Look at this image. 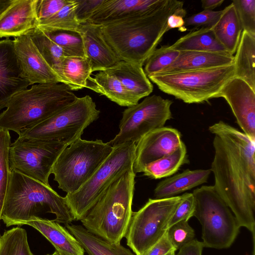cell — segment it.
Segmentation results:
<instances>
[{
    "instance_id": "1",
    "label": "cell",
    "mask_w": 255,
    "mask_h": 255,
    "mask_svg": "<svg viewBox=\"0 0 255 255\" xmlns=\"http://www.w3.org/2000/svg\"><path fill=\"white\" fill-rule=\"evenodd\" d=\"M214 134L210 169L214 187L240 227L255 235V140L219 121L209 128Z\"/></svg>"
},
{
    "instance_id": "2",
    "label": "cell",
    "mask_w": 255,
    "mask_h": 255,
    "mask_svg": "<svg viewBox=\"0 0 255 255\" xmlns=\"http://www.w3.org/2000/svg\"><path fill=\"white\" fill-rule=\"evenodd\" d=\"M183 5L182 1L166 0L149 13L101 25L103 35L120 60L143 66L167 32L168 17Z\"/></svg>"
},
{
    "instance_id": "3",
    "label": "cell",
    "mask_w": 255,
    "mask_h": 255,
    "mask_svg": "<svg viewBox=\"0 0 255 255\" xmlns=\"http://www.w3.org/2000/svg\"><path fill=\"white\" fill-rule=\"evenodd\" d=\"M42 212L54 214L58 223L75 221L64 197L50 186L11 170L10 181L1 220L6 227L22 226Z\"/></svg>"
},
{
    "instance_id": "4",
    "label": "cell",
    "mask_w": 255,
    "mask_h": 255,
    "mask_svg": "<svg viewBox=\"0 0 255 255\" xmlns=\"http://www.w3.org/2000/svg\"><path fill=\"white\" fill-rule=\"evenodd\" d=\"M77 97L66 85L38 84L15 95L0 114V129L17 134L47 119Z\"/></svg>"
},
{
    "instance_id": "5",
    "label": "cell",
    "mask_w": 255,
    "mask_h": 255,
    "mask_svg": "<svg viewBox=\"0 0 255 255\" xmlns=\"http://www.w3.org/2000/svg\"><path fill=\"white\" fill-rule=\"evenodd\" d=\"M135 176L130 169L108 188L81 220L87 230L109 243L120 244L132 213Z\"/></svg>"
},
{
    "instance_id": "6",
    "label": "cell",
    "mask_w": 255,
    "mask_h": 255,
    "mask_svg": "<svg viewBox=\"0 0 255 255\" xmlns=\"http://www.w3.org/2000/svg\"><path fill=\"white\" fill-rule=\"evenodd\" d=\"M102 140L79 138L59 154L51 173L58 188L67 194L77 192L95 173L113 150Z\"/></svg>"
},
{
    "instance_id": "7",
    "label": "cell",
    "mask_w": 255,
    "mask_h": 255,
    "mask_svg": "<svg viewBox=\"0 0 255 255\" xmlns=\"http://www.w3.org/2000/svg\"><path fill=\"white\" fill-rule=\"evenodd\" d=\"M235 77L234 64L212 68L186 71L149 76L163 92L188 104L201 103L216 98Z\"/></svg>"
},
{
    "instance_id": "8",
    "label": "cell",
    "mask_w": 255,
    "mask_h": 255,
    "mask_svg": "<svg viewBox=\"0 0 255 255\" xmlns=\"http://www.w3.org/2000/svg\"><path fill=\"white\" fill-rule=\"evenodd\" d=\"M192 194L195 202L194 216L202 225L204 247L217 249L229 248L241 227L230 209L214 186H202Z\"/></svg>"
},
{
    "instance_id": "9",
    "label": "cell",
    "mask_w": 255,
    "mask_h": 255,
    "mask_svg": "<svg viewBox=\"0 0 255 255\" xmlns=\"http://www.w3.org/2000/svg\"><path fill=\"white\" fill-rule=\"evenodd\" d=\"M135 144L128 142L114 147L91 177L76 192L64 197L74 220L81 221L108 188L133 168Z\"/></svg>"
},
{
    "instance_id": "10",
    "label": "cell",
    "mask_w": 255,
    "mask_h": 255,
    "mask_svg": "<svg viewBox=\"0 0 255 255\" xmlns=\"http://www.w3.org/2000/svg\"><path fill=\"white\" fill-rule=\"evenodd\" d=\"M100 113L90 96L77 97L47 119L19 132L18 136L60 141L69 145L81 138L84 129L99 118Z\"/></svg>"
},
{
    "instance_id": "11",
    "label": "cell",
    "mask_w": 255,
    "mask_h": 255,
    "mask_svg": "<svg viewBox=\"0 0 255 255\" xmlns=\"http://www.w3.org/2000/svg\"><path fill=\"white\" fill-rule=\"evenodd\" d=\"M182 195L163 199H149L133 212L125 237L135 255H144L166 233L171 218Z\"/></svg>"
},
{
    "instance_id": "12",
    "label": "cell",
    "mask_w": 255,
    "mask_h": 255,
    "mask_svg": "<svg viewBox=\"0 0 255 255\" xmlns=\"http://www.w3.org/2000/svg\"><path fill=\"white\" fill-rule=\"evenodd\" d=\"M172 103L169 99L153 95L128 107L123 112L119 133L107 143L113 148L128 142L136 144L150 131L164 127L172 118Z\"/></svg>"
},
{
    "instance_id": "13",
    "label": "cell",
    "mask_w": 255,
    "mask_h": 255,
    "mask_svg": "<svg viewBox=\"0 0 255 255\" xmlns=\"http://www.w3.org/2000/svg\"><path fill=\"white\" fill-rule=\"evenodd\" d=\"M67 146L60 141L18 136L9 148L10 168L50 186L53 165Z\"/></svg>"
},
{
    "instance_id": "14",
    "label": "cell",
    "mask_w": 255,
    "mask_h": 255,
    "mask_svg": "<svg viewBox=\"0 0 255 255\" xmlns=\"http://www.w3.org/2000/svg\"><path fill=\"white\" fill-rule=\"evenodd\" d=\"M181 134L170 127L158 128L145 134L135 144L133 172H143L149 163L176 150L181 145Z\"/></svg>"
},
{
    "instance_id": "15",
    "label": "cell",
    "mask_w": 255,
    "mask_h": 255,
    "mask_svg": "<svg viewBox=\"0 0 255 255\" xmlns=\"http://www.w3.org/2000/svg\"><path fill=\"white\" fill-rule=\"evenodd\" d=\"M220 97L228 103L243 132L255 140V91L243 80L234 77L216 96Z\"/></svg>"
},
{
    "instance_id": "16",
    "label": "cell",
    "mask_w": 255,
    "mask_h": 255,
    "mask_svg": "<svg viewBox=\"0 0 255 255\" xmlns=\"http://www.w3.org/2000/svg\"><path fill=\"white\" fill-rule=\"evenodd\" d=\"M13 46L22 76L30 84L62 83L47 64L28 34L14 38Z\"/></svg>"
},
{
    "instance_id": "17",
    "label": "cell",
    "mask_w": 255,
    "mask_h": 255,
    "mask_svg": "<svg viewBox=\"0 0 255 255\" xmlns=\"http://www.w3.org/2000/svg\"><path fill=\"white\" fill-rule=\"evenodd\" d=\"M165 1L166 0H103L86 22L102 26L145 15L158 9Z\"/></svg>"
},
{
    "instance_id": "18",
    "label": "cell",
    "mask_w": 255,
    "mask_h": 255,
    "mask_svg": "<svg viewBox=\"0 0 255 255\" xmlns=\"http://www.w3.org/2000/svg\"><path fill=\"white\" fill-rule=\"evenodd\" d=\"M31 85L22 75L14 52L13 40H0V110L11 99Z\"/></svg>"
},
{
    "instance_id": "19",
    "label": "cell",
    "mask_w": 255,
    "mask_h": 255,
    "mask_svg": "<svg viewBox=\"0 0 255 255\" xmlns=\"http://www.w3.org/2000/svg\"><path fill=\"white\" fill-rule=\"evenodd\" d=\"M36 0H11L0 13V38L17 37L37 27Z\"/></svg>"
},
{
    "instance_id": "20",
    "label": "cell",
    "mask_w": 255,
    "mask_h": 255,
    "mask_svg": "<svg viewBox=\"0 0 255 255\" xmlns=\"http://www.w3.org/2000/svg\"><path fill=\"white\" fill-rule=\"evenodd\" d=\"M80 32L92 72L107 70L121 61L105 40L101 25L81 23Z\"/></svg>"
},
{
    "instance_id": "21",
    "label": "cell",
    "mask_w": 255,
    "mask_h": 255,
    "mask_svg": "<svg viewBox=\"0 0 255 255\" xmlns=\"http://www.w3.org/2000/svg\"><path fill=\"white\" fill-rule=\"evenodd\" d=\"M40 232L55 248L64 255H84L85 251L76 239L58 223L53 220L32 216L25 222Z\"/></svg>"
},
{
    "instance_id": "22",
    "label": "cell",
    "mask_w": 255,
    "mask_h": 255,
    "mask_svg": "<svg viewBox=\"0 0 255 255\" xmlns=\"http://www.w3.org/2000/svg\"><path fill=\"white\" fill-rule=\"evenodd\" d=\"M234 56L229 53L181 51L169 66L156 74L212 68L234 64ZM155 75V74H154Z\"/></svg>"
},
{
    "instance_id": "23",
    "label": "cell",
    "mask_w": 255,
    "mask_h": 255,
    "mask_svg": "<svg viewBox=\"0 0 255 255\" xmlns=\"http://www.w3.org/2000/svg\"><path fill=\"white\" fill-rule=\"evenodd\" d=\"M107 70L118 79L138 103L141 99L148 96L153 91V85L141 65L121 60Z\"/></svg>"
},
{
    "instance_id": "24",
    "label": "cell",
    "mask_w": 255,
    "mask_h": 255,
    "mask_svg": "<svg viewBox=\"0 0 255 255\" xmlns=\"http://www.w3.org/2000/svg\"><path fill=\"white\" fill-rule=\"evenodd\" d=\"M210 169H188L181 173L168 177L157 184L154 190L155 199L168 198L176 196L207 182Z\"/></svg>"
},
{
    "instance_id": "25",
    "label": "cell",
    "mask_w": 255,
    "mask_h": 255,
    "mask_svg": "<svg viewBox=\"0 0 255 255\" xmlns=\"http://www.w3.org/2000/svg\"><path fill=\"white\" fill-rule=\"evenodd\" d=\"M98 72L88 80L86 88L106 96L120 106L129 107L138 103L114 74L107 70Z\"/></svg>"
},
{
    "instance_id": "26",
    "label": "cell",
    "mask_w": 255,
    "mask_h": 255,
    "mask_svg": "<svg viewBox=\"0 0 255 255\" xmlns=\"http://www.w3.org/2000/svg\"><path fill=\"white\" fill-rule=\"evenodd\" d=\"M211 29L218 40L233 55L238 46L243 28L232 3L223 10L220 18Z\"/></svg>"
},
{
    "instance_id": "27",
    "label": "cell",
    "mask_w": 255,
    "mask_h": 255,
    "mask_svg": "<svg viewBox=\"0 0 255 255\" xmlns=\"http://www.w3.org/2000/svg\"><path fill=\"white\" fill-rule=\"evenodd\" d=\"M89 255H135L121 244L109 243L87 230L83 226L65 224Z\"/></svg>"
},
{
    "instance_id": "28",
    "label": "cell",
    "mask_w": 255,
    "mask_h": 255,
    "mask_svg": "<svg viewBox=\"0 0 255 255\" xmlns=\"http://www.w3.org/2000/svg\"><path fill=\"white\" fill-rule=\"evenodd\" d=\"M54 71L72 91L86 88L92 73L88 59L81 57H64Z\"/></svg>"
},
{
    "instance_id": "29",
    "label": "cell",
    "mask_w": 255,
    "mask_h": 255,
    "mask_svg": "<svg viewBox=\"0 0 255 255\" xmlns=\"http://www.w3.org/2000/svg\"><path fill=\"white\" fill-rule=\"evenodd\" d=\"M235 77L255 91V36L243 31L234 56Z\"/></svg>"
},
{
    "instance_id": "30",
    "label": "cell",
    "mask_w": 255,
    "mask_h": 255,
    "mask_svg": "<svg viewBox=\"0 0 255 255\" xmlns=\"http://www.w3.org/2000/svg\"><path fill=\"white\" fill-rule=\"evenodd\" d=\"M170 47L178 52L191 51L229 53L218 40L211 27H202L191 31L178 39Z\"/></svg>"
},
{
    "instance_id": "31",
    "label": "cell",
    "mask_w": 255,
    "mask_h": 255,
    "mask_svg": "<svg viewBox=\"0 0 255 255\" xmlns=\"http://www.w3.org/2000/svg\"><path fill=\"white\" fill-rule=\"evenodd\" d=\"M188 162L186 147L182 141L174 151L148 164L143 171V175L155 179L168 177Z\"/></svg>"
},
{
    "instance_id": "32",
    "label": "cell",
    "mask_w": 255,
    "mask_h": 255,
    "mask_svg": "<svg viewBox=\"0 0 255 255\" xmlns=\"http://www.w3.org/2000/svg\"><path fill=\"white\" fill-rule=\"evenodd\" d=\"M78 5L77 0H70L55 14L39 21L37 27L41 30H63L80 32L81 23L76 15Z\"/></svg>"
},
{
    "instance_id": "33",
    "label": "cell",
    "mask_w": 255,
    "mask_h": 255,
    "mask_svg": "<svg viewBox=\"0 0 255 255\" xmlns=\"http://www.w3.org/2000/svg\"><path fill=\"white\" fill-rule=\"evenodd\" d=\"M42 31L60 47L65 57H86L80 32L63 30Z\"/></svg>"
},
{
    "instance_id": "34",
    "label": "cell",
    "mask_w": 255,
    "mask_h": 255,
    "mask_svg": "<svg viewBox=\"0 0 255 255\" xmlns=\"http://www.w3.org/2000/svg\"><path fill=\"white\" fill-rule=\"evenodd\" d=\"M0 255H34L25 229L17 226L0 236Z\"/></svg>"
},
{
    "instance_id": "35",
    "label": "cell",
    "mask_w": 255,
    "mask_h": 255,
    "mask_svg": "<svg viewBox=\"0 0 255 255\" xmlns=\"http://www.w3.org/2000/svg\"><path fill=\"white\" fill-rule=\"evenodd\" d=\"M27 34L44 60L54 71L65 57L62 49L37 27Z\"/></svg>"
},
{
    "instance_id": "36",
    "label": "cell",
    "mask_w": 255,
    "mask_h": 255,
    "mask_svg": "<svg viewBox=\"0 0 255 255\" xmlns=\"http://www.w3.org/2000/svg\"><path fill=\"white\" fill-rule=\"evenodd\" d=\"M11 143L9 131L0 129V220L11 177V170L8 160L9 148Z\"/></svg>"
},
{
    "instance_id": "37",
    "label": "cell",
    "mask_w": 255,
    "mask_h": 255,
    "mask_svg": "<svg viewBox=\"0 0 255 255\" xmlns=\"http://www.w3.org/2000/svg\"><path fill=\"white\" fill-rule=\"evenodd\" d=\"M179 53L168 45L156 48L144 63V71L147 77L159 73L171 65L177 58Z\"/></svg>"
},
{
    "instance_id": "38",
    "label": "cell",
    "mask_w": 255,
    "mask_h": 255,
    "mask_svg": "<svg viewBox=\"0 0 255 255\" xmlns=\"http://www.w3.org/2000/svg\"><path fill=\"white\" fill-rule=\"evenodd\" d=\"M166 233L176 251L195 239L194 230L189 225L188 221H182L173 224L168 228Z\"/></svg>"
},
{
    "instance_id": "39",
    "label": "cell",
    "mask_w": 255,
    "mask_h": 255,
    "mask_svg": "<svg viewBox=\"0 0 255 255\" xmlns=\"http://www.w3.org/2000/svg\"><path fill=\"white\" fill-rule=\"evenodd\" d=\"M243 31L255 36V0H233Z\"/></svg>"
},
{
    "instance_id": "40",
    "label": "cell",
    "mask_w": 255,
    "mask_h": 255,
    "mask_svg": "<svg viewBox=\"0 0 255 255\" xmlns=\"http://www.w3.org/2000/svg\"><path fill=\"white\" fill-rule=\"evenodd\" d=\"M195 208V202L193 194L186 193L182 195V199L170 219L168 228L180 221H188L190 218L194 216Z\"/></svg>"
},
{
    "instance_id": "41",
    "label": "cell",
    "mask_w": 255,
    "mask_h": 255,
    "mask_svg": "<svg viewBox=\"0 0 255 255\" xmlns=\"http://www.w3.org/2000/svg\"><path fill=\"white\" fill-rule=\"evenodd\" d=\"M223 10L214 11L204 9L184 18L185 26L212 27L217 22Z\"/></svg>"
},
{
    "instance_id": "42",
    "label": "cell",
    "mask_w": 255,
    "mask_h": 255,
    "mask_svg": "<svg viewBox=\"0 0 255 255\" xmlns=\"http://www.w3.org/2000/svg\"><path fill=\"white\" fill-rule=\"evenodd\" d=\"M70 0H36L35 11L38 22L59 11Z\"/></svg>"
},
{
    "instance_id": "43",
    "label": "cell",
    "mask_w": 255,
    "mask_h": 255,
    "mask_svg": "<svg viewBox=\"0 0 255 255\" xmlns=\"http://www.w3.org/2000/svg\"><path fill=\"white\" fill-rule=\"evenodd\" d=\"M76 15L81 23L86 22L103 0H77Z\"/></svg>"
},
{
    "instance_id": "44",
    "label": "cell",
    "mask_w": 255,
    "mask_h": 255,
    "mask_svg": "<svg viewBox=\"0 0 255 255\" xmlns=\"http://www.w3.org/2000/svg\"><path fill=\"white\" fill-rule=\"evenodd\" d=\"M176 251L172 246L167 233L155 244L150 248L144 255H166L169 252Z\"/></svg>"
},
{
    "instance_id": "45",
    "label": "cell",
    "mask_w": 255,
    "mask_h": 255,
    "mask_svg": "<svg viewBox=\"0 0 255 255\" xmlns=\"http://www.w3.org/2000/svg\"><path fill=\"white\" fill-rule=\"evenodd\" d=\"M186 11L183 8L181 10L170 15L167 21V32L171 29L177 28L178 30L183 32L187 30L185 26L184 17Z\"/></svg>"
},
{
    "instance_id": "46",
    "label": "cell",
    "mask_w": 255,
    "mask_h": 255,
    "mask_svg": "<svg viewBox=\"0 0 255 255\" xmlns=\"http://www.w3.org/2000/svg\"><path fill=\"white\" fill-rule=\"evenodd\" d=\"M204 247L202 242L194 239L180 248L175 255H202Z\"/></svg>"
},
{
    "instance_id": "47",
    "label": "cell",
    "mask_w": 255,
    "mask_h": 255,
    "mask_svg": "<svg viewBox=\"0 0 255 255\" xmlns=\"http://www.w3.org/2000/svg\"><path fill=\"white\" fill-rule=\"evenodd\" d=\"M224 0H202V7L205 10H213L215 8L221 5Z\"/></svg>"
},
{
    "instance_id": "48",
    "label": "cell",
    "mask_w": 255,
    "mask_h": 255,
    "mask_svg": "<svg viewBox=\"0 0 255 255\" xmlns=\"http://www.w3.org/2000/svg\"><path fill=\"white\" fill-rule=\"evenodd\" d=\"M11 0H0V13L10 3Z\"/></svg>"
},
{
    "instance_id": "49",
    "label": "cell",
    "mask_w": 255,
    "mask_h": 255,
    "mask_svg": "<svg viewBox=\"0 0 255 255\" xmlns=\"http://www.w3.org/2000/svg\"><path fill=\"white\" fill-rule=\"evenodd\" d=\"M46 255H64L61 254L59 253H58V252L55 251L53 254H47Z\"/></svg>"
},
{
    "instance_id": "50",
    "label": "cell",
    "mask_w": 255,
    "mask_h": 255,
    "mask_svg": "<svg viewBox=\"0 0 255 255\" xmlns=\"http://www.w3.org/2000/svg\"><path fill=\"white\" fill-rule=\"evenodd\" d=\"M175 255V251H172L169 252L166 255Z\"/></svg>"
}]
</instances>
